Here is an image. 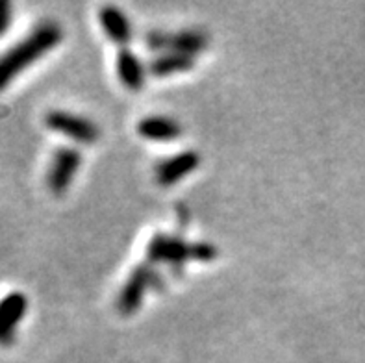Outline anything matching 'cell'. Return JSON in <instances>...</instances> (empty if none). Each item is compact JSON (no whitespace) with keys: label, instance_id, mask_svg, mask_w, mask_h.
<instances>
[{"label":"cell","instance_id":"6da1fadb","mask_svg":"<svg viewBox=\"0 0 365 363\" xmlns=\"http://www.w3.org/2000/svg\"><path fill=\"white\" fill-rule=\"evenodd\" d=\"M63 32L60 24L46 21L36 26L24 39L0 56V91H4L19 74L39 58L60 45Z\"/></svg>","mask_w":365,"mask_h":363},{"label":"cell","instance_id":"7a4b0ae2","mask_svg":"<svg viewBox=\"0 0 365 363\" xmlns=\"http://www.w3.org/2000/svg\"><path fill=\"white\" fill-rule=\"evenodd\" d=\"M217 256V248L208 243H185L178 237L158 234L154 235L147 248V257L150 263H182L185 260L210 262Z\"/></svg>","mask_w":365,"mask_h":363},{"label":"cell","instance_id":"3957f363","mask_svg":"<svg viewBox=\"0 0 365 363\" xmlns=\"http://www.w3.org/2000/svg\"><path fill=\"white\" fill-rule=\"evenodd\" d=\"M45 124L54 132L78 143H93L98 139V126L88 117L76 116L71 111L54 110L45 116Z\"/></svg>","mask_w":365,"mask_h":363},{"label":"cell","instance_id":"277c9868","mask_svg":"<svg viewBox=\"0 0 365 363\" xmlns=\"http://www.w3.org/2000/svg\"><path fill=\"white\" fill-rule=\"evenodd\" d=\"M147 43L150 48L193 56L206 48L208 37L204 32H199V30H182V32L176 34L153 32L147 36Z\"/></svg>","mask_w":365,"mask_h":363},{"label":"cell","instance_id":"5b68a950","mask_svg":"<svg viewBox=\"0 0 365 363\" xmlns=\"http://www.w3.org/2000/svg\"><path fill=\"white\" fill-rule=\"evenodd\" d=\"M80 161H82V154L76 148L61 147L56 152L51 167H48V175H46V184L52 193L61 195L69 188L76 170H78Z\"/></svg>","mask_w":365,"mask_h":363},{"label":"cell","instance_id":"8992f818","mask_svg":"<svg viewBox=\"0 0 365 363\" xmlns=\"http://www.w3.org/2000/svg\"><path fill=\"white\" fill-rule=\"evenodd\" d=\"M28 310L26 295L11 291L0 299V347H11L15 343V328L24 319Z\"/></svg>","mask_w":365,"mask_h":363},{"label":"cell","instance_id":"52a82bcc","mask_svg":"<svg viewBox=\"0 0 365 363\" xmlns=\"http://www.w3.org/2000/svg\"><path fill=\"white\" fill-rule=\"evenodd\" d=\"M154 278L156 275L153 272V269L148 265H139L130 278L126 280V284L123 285L119 295V310L126 315L134 313L135 310L141 306L143 302V297L147 293V290L154 284Z\"/></svg>","mask_w":365,"mask_h":363},{"label":"cell","instance_id":"ba28073f","mask_svg":"<svg viewBox=\"0 0 365 363\" xmlns=\"http://www.w3.org/2000/svg\"><path fill=\"white\" fill-rule=\"evenodd\" d=\"M199 154L193 150L180 152L173 158L160 161V165L156 167V178L162 185H173L190 173H193L199 167Z\"/></svg>","mask_w":365,"mask_h":363},{"label":"cell","instance_id":"9c48e42d","mask_svg":"<svg viewBox=\"0 0 365 363\" xmlns=\"http://www.w3.org/2000/svg\"><path fill=\"white\" fill-rule=\"evenodd\" d=\"M138 132L141 138L150 141H173L180 136V124L171 117L148 116L139 121Z\"/></svg>","mask_w":365,"mask_h":363},{"label":"cell","instance_id":"30bf717a","mask_svg":"<svg viewBox=\"0 0 365 363\" xmlns=\"http://www.w3.org/2000/svg\"><path fill=\"white\" fill-rule=\"evenodd\" d=\"M101 24L104 28V32L110 39H113L119 45H126L132 39V24H130L128 17H126L119 8L115 6H106L101 9Z\"/></svg>","mask_w":365,"mask_h":363},{"label":"cell","instance_id":"8fae6325","mask_svg":"<svg viewBox=\"0 0 365 363\" xmlns=\"http://www.w3.org/2000/svg\"><path fill=\"white\" fill-rule=\"evenodd\" d=\"M117 74H119L120 82L132 91H139L143 88L145 67L138 56L128 48H123L117 54Z\"/></svg>","mask_w":365,"mask_h":363},{"label":"cell","instance_id":"7c38bea8","mask_svg":"<svg viewBox=\"0 0 365 363\" xmlns=\"http://www.w3.org/2000/svg\"><path fill=\"white\" fill-rule=\"evenodd\" d=\"M193 56L178 54V52H165V54L154 58L148 63V71L154 76H169V74L182 73V71H190L193 67Z\"/></svg>","mask_w":365,"mask_h":363},{"label":"cell","instance_id":"4fadbf2b","mask_svg":"<svg viewBox=\"0 0 365 363\" xmlns=\"http://www.w3.org/2000/svg\"><path fill=\"white\" fill-rule=\"evenodd\" d=\"M14 21V4L9 0H0V37L4 36Z\"/></svg>","mask_w":365,"mask_h":363}]
</instances>
